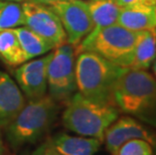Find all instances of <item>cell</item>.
<instances>
[{"label": "cell", "instance_id": "cell-1", "mask_svg": "<svg viewBox=\"0 0 156 155\" xmlns=\"http://www.w3.org/2000/svg\"><path fill=\"white\" fill-rule=\"evenodd\" d=\"M113 99L122 113L156 127V79L147 71L124 69L115 85Z\"/></svg>", "mask_w": 156, "mask_h": 155}, {"label": "cell", "instance_id": "cell-2", "mask_svg": "<svg viewBox=\"0 0 156 155\" xmlns=\"http://www.w3.org/2000/svg\"><path fill=\"white\" fill-rule=\"evenodd\" d=\"M124 69L94 51L76 55L77 91L85 98L101 104H114V89Z\"/></svg>", "mask_w": 156, "mask_h": 155}, {"label": "cell", "instance_id": "cell-3", "mask_svg": "<svg viewBox=\"0 0 156 155\" xmlns=\"http://www.w3.org/2000/svg\"><path fill=\"white\" fill-rule=\"evenodd\" d=\"M58 102L49 95L25 102L6 130V139L13 150L34 144L54 124L58 112Z\"/></svg>", "mask_w": 156, "mask_h": 155}, {"label": "cell", "instance_id": "cell-4", "mask_svg": "<svg viewBox=\"0 0 156 155\" xmlns=\"http://www.w3.org/2000/svg\"><path fill=\"white\" fill-rule=\"evenodd\" d=\"M119 114L120 111L115 105L97 103L77 92L67 102L62 121L67 130L80 136L95 138L103 143L106 130Z\"/></svg>", "mask_w": 156, "mask_h": 155}, {"label": "cell", "instance_id": "cell-5", "mask_svg": "<svg viewBox=\"0 0 156 155\" xmlns=\"http://www.w3.org/2000/svg\"><path fill=\"white\" fill-rule=\"evenodd\" d=\"M140 31H132L119 24L111 25L99 31L91 39H84L77 48L76 55L82 51H94L106 60L129 69Z\"/></svg>", "mask_w": 156, "mask_h": 155}, {"label": "cell", "instance_id": "cell-6", "mask_svg": "<svg viewBox=\"0 0 156 155\" xmlns=\"http://www.w3.org/2000/svg\"><path fill=\"white\" fill-rule=\"evenodd\" d=\"M48 92L55 102H68L77 93L75 48L65 44L55 48L48 65Z\"/></svg>", "mask_w": 156, "mask_h": 155}, {"label": "cell", "instance_id": "cell-7", "mask_svg": "<svg viewBox=\"0 0 156 155\" xmlns=\"http://www.w3.org/2000/svg\"><path fill=\"white\" fill-rule=\"evenodd\" d=\"M64 27L67 44L77 48L93 29V20L84 0H59L49 6Z\"/></svg>", "mask_w": 156, "mask_h": 155}, {"label": "cell", "instance_id": "cell-8", "mask_svg": "<svg viewBox=\"0 0 156 155\" xmlns=\"http://www.w3.org/2000/svg\"><path fill=\"white\" fill-rule=\"evenodd\" d=\"M24 13V26L45 39L52 48L67 44V36L62 22L49 6L30 0L21 3Z\"/></svg>", "mask_w": 156, "mask_h": 155}, {"label": "cell", "instance_id": "cell-9", "mask_svg": "<svg viewBox=\"0 0 156 155\" xmlns=\"http://www.w3.org/2000/svg\"><path fill=\"white\" fill-rule=\"evenodd\" d=\"M132 139L145 140L156 148V131L129 115L118 117L113 122L105 132L103 142L110 154L115 155L123 144Z\"/></svg>", "mask_w": 156, "mask_h": 155}, {"label": "cell", "instance_id": "cell-10", "mask_svg": "<svg viewBox=\"0 0 156 155\" xmlns=\"http://www.w3.org/2000/svg\"><path fill=\"white\" fill-rule=\"evenodd\" d=\"M51 55L52 51L16 68V84L28 100L41 98L48 93V65Z\"/></svg>", "mask_w": 156, "mask_h": 155}, {"label": "cell", "instance_id": "cell-11", "mask_svg": "<svg viewBox=\"0 0 156 155\" xmlns=\"http://www.w3.org/2000/svg\"><path fill=\"white\" fill-rule=\"evenodd\" d=\"M25 104V97L14 80L0 72V129H5Z\"/></svg>", "mask_w": 156, "mask_h": 155}, {"label": "cell", "instance_id": "cell-12", "mask_svg": "<svg viewBox=\"0 0 156 155\" xmlns=\"http://www.w3.org/2000/svg\"><path fill=\"white\" fill-rule=\"evenodd\" d=\"M51 147L59 155H95L102 142L95 138L58 133L49 139Z\"/></svg>", "mask_w": 156, "mask_h": 155}, {"label": "cell", "instance_id": "cell-13", "mask_svg": "<svg viewBox=\"0 0 156 155\" xmlns=\"http://www.w3.org/2000/svg\"><path fill=\"white\" fill-rule=\"evenodd\" d=\"M117 24L132 31L154 30L156 28V6H130L121 8Z\"/></svg>", "mask_w": 156, "mask_h": 155}, {"label": "cell", "instance_id": "cell-14", "mask_svg": "<svg viewBox=\"0 0 156 155\" xmlns=\"http://www.w3.org/2000/svg\"><path fill=\"white\" fill-rule=\"evenodd\" d=\"M88 7L93 20V29L86 36L85 39L92 37L101 31L102 29L111 25L117 24L118 16L120 14L121 7L116 4L114 0H94L88 1Z\"/></svg>", "mask_w": 156, "mask_h": 155}, {"label": "cell", "instance_id": "cell-15", "mask_svg": "<svg viewBox=\"0 0 156 155\" xmlns=\"http://www.w3.org/2000/svg\"><path fill=\"white\" fill-rule=\"evenodd\" d=\"M156 60V32L154 30L140 31L134 49L133 58L129 69L147 71Z\"/></svg>", "mask_w": 156, "mask_h": 155}, {"label": "cell", "instance_id": "cell-16", "mask_svg": "<svg viewBox=\"0 0 156 155\" xmlns=\"http://www.w3.org/2000/svg\"><path fill=\"white\" fill-rule=\"evenodd\" d=\"M0 60L10 68H17L26 62L14 29L0 31Z\"/></svg>", "mask_w": 156, "mask_h": 155}, {"label": "cell", "instance_id": "cell-17", "mask_svg": "<svg viewBox=\"0 0 156 155\" xmlns=\"http://www.w3.org/2000/svg\"><path fill=\"white\" fill-rule=\"evenodd\" d=\"M14 30L17 34L26 62L34 60V58H37L39 55L48 54L54 48L45 39L24 25L14 28Z\"/></svg>", "mask_w": 156, "mask_h": 155}, {"label": "cell", "instance_id": "cell-18", "mask_svg": "<svg viewBox=\"0 0 156 155\" xmlns=\"http://www.w3.org/2000/svg\"><path fill=\"white\" fill-rule=\"evenodd\" d=\"M24 25V13L21 3L0 1V31Z\"/></svg>", "mask_w": 156, "mask_h": 155}, {"label": "cell", "instance_id": "cell-19", "mask_svg": "<svg viewBox=\"0 0 156 155\" xmlns=\"http://www.w3.org/2000/svg\"><path fill=\"white\" fill-rule=\"evenodd\" d=\"M115 155H153V147L142 139H132L119 148Z\"/></svg>", "mask_w": 156, "mask_h": 155}, {"label": "cell", "instance_id": "cell-20", "mask_svg": "<svg viewBox=\"0 0 156 155\" xmlns=\"http://www.w3.org/2000/svg\"><path fill=\"white\" fill-rule=\"evenodd\" d=\"M119 7H130V6H156V0H114Z\"/></svg>", "mask_w": 156, "mask_h": 155}, {"label": "cell", "instance_id": "cell-21", "mask_svg": "<svg viewBox=\"0 0 156 155\" xmlns=\"http://www.w3.org/2000/svg\"><path fill=\"white\" fill-rule=\"evenodd\" d=\"M34 155H59V154L51 147L49 141H46L45 143L41 145V146L34 151Z\"/></svg>", "mask_w": 156, "mask_h": 155}, {"label": "cell", "instance_id": "cell-22", "mask_svg": "<svg viewBox=\"0 0 156 155\" xmlns=\"http://www.w3.org/2000/svg\"><path fill=\"white\" fill-rule=\"evenodd\" d=\"M30 1H34L35 3H38V4H42V5H46V6H51L52 4H55L59 0H30Z\"/></svg>", "mask_w": 156, "mask_h": 155}, {"label": "cell", "instance_id": "cell-23", "mask_svg": "<svg viewBox=\"0 0 156 155\" xmlns=\"http://www.w3.org/2000/svg\"><path fill=\"white\" fill-rule=\"evenodd\" d=\"M0 155H4V144H3L1 135H0Z\"/></svg>", "mask_w": 156, "mask_h": 155}, {"label": "cell", "instance_id": "cell-24", "mask_svg": "<svg viewBox=\"0 0 156 155\" xmlns=\"http://www.w3.org/2000/svg\"><path fill=\"white\" fill-rule=\"evenodd\" d=\"M152 72L154 74V78L156 79V60L154 61V62L152 64Z\"/></svg>", "mask_w": 156, "mask_h": 155}, {"label": "cell", "instance_id": "cell-25", "mask_svg": "<svg viewBox=\"0 0 156 155\" xmlns=\"http://www.w3.org/2000/svg\"><path fill=\"white\" fill-rule=\"evenodd\" d=\"M0 1H10V2H17V3H22L26 1V0H0Z\"/></svg>", "mask_w": 156, "mask_h": 155}, {"label": "cell", "instance_id": "cell-26", "mask_svg": "<svg viewBox=\"0 0 156 155\" xmlns=\"http://www.w3.org/2000/svg\"><path fill=\"white\" fill-rule=\"evenodd\" d=\"M84 1H94V0H84Z\"/></svg>", "mask_w": 156, "mask_h": 155}, {"label": "cell", "instance_id": "cell-27", "mask_svg": "<svg viewBox=\"0 0 156 155\" xmlns=\"http://www.w3.org/2000/svg\"><path fill=\"white\" fill-rule=\"evenodd\" d=\"M155 32H156V28H155Z\"/></svg>", "mask_w": 156, "mask_h": 155}]
</instances>
